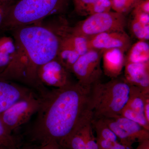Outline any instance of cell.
I'll return each mask as SVG.
<instances>
[{
    "mask_svg": "<svg viewBox=\"0 0 149 149\" xmlns=\"http://www.w3.org/2000/svg\"><path fill=\"white\" fill-rule=\"evenodd\" d=\"M35 149H63V148L57 142L52 141L44 145L37 146Z\"/></svg>",
    "mask_w": 149,
    "mask_h": 149,
    "instance_id": "484cf974",
    "label": "cell"
},
{
    "mask_svg": "<svg viewBox=\"0 0 149 149\" xmlns=\"http://www.w3.org/2000/svg\"><path fill=\"white\" fill-rule=\"evenodd\" d=\"M15 3V0H0V28Z\"/></svg>",
    "mask_w": 149,
    "mask_h": 149,
    "instance_id": "cb8c5ba5",
    "label": "cell"
},
{
    "mask_svg": "<svg viewBox=\"0 0 149 149\" xmlns=\"http://www.w3.org/2000/svg\"><path fill=\"white\" fill-rule=\"evenodd\" d=\"M130 148L125 146L124 145L120 143V142L117 141L113 144L110 149H131Z\"/></svg>",
    "mask_w": 149,
    "mask_h": 149,
    "instance_id": "4dcf8cb0",
    "label": "cell"
},
{
    "mask_svg": "<svg viewBox=\"0 0 149 149\" xmlns=\"http://www.w3.org/2000/svg\"><path fill=\"white\" fill-rule=\"evenodd\" d=\"M15 46L13 37H0V73L8 67L14 56Z\"/></svg>",
    "mask_w": 149,
    "mask_h": 149,
    "instance_id": "2e32d148",
    "label": "cell"
},
{
    "mask_svg": "<svg viewBox=\"0 0 149 149\" xmlns=\"http://www.w3.org/2000/svg\"><path fill=\"white\" fill-rule=\"evenodd\" d=\"M70 0H19L11 8L0 30L13 31L19 27L39 24L48 17L61 15Z\"/></svg>",
    "mask_w": 149,
    "mask_h": 149,
    "instance_id": "277c9868",
    "label": "cell"
},
{
    "mask_svg": "<svg viewBox=\"0 0 149 149\" xmlns=\"http://www.w3.org/2000/svg\"><path fill=\"white\" fill-rule=\"evenodd\" d=\"M118 49L103 51L102 55L104 73L111 79L117 78L122 73L125 64V55Z\"/></svg>",
    "mask_w": 149,
    "mask_h": 149,
    "instance_id": "4fadbf2b",
    "label": "cell"
},
{
    "mask_svg": "<svg viewBox=\"0 0 149 149\" xmlns=\"http://www.w3.org/2000/svg\"><path fill=\"white\" fill-rule=\"evenodd\" d=\"M103 52L91 49L80 56L71 70V73L77 78L78 83L92 87L99 82L103 73L101 68Z\"/></svg>",
    "mask_w": 149,
    "mask_h": 149,
    "instance_id": "52a82bcc",
    "label": "cell"
},
{
    "mask_svg": "<svg viewBox=\"0 0 149 149\" xmlns=\"http://www.w3.org/2000/svg\"><path fill=\"white\" fill-rule=\"evenodd\" d=\"M120 116L137 123L147 130H149V123L147 121L144 115L135 111L127 106L125 105L123 109Z\"/></svg>",
    "mask_w": 149,
    "mask_h": 149,
    "instance_id": "603a6c76",
    "label": "cell"
},
{
    "mask_svg": "<svg viewBox=\"0 0 149 149\" xmlns=\"http://www.w3.org/2000/svg\"><path fill=\"white\" fill-rule=\"evenodd\" d=\"M135 149H149V140L140 142L139 146Z\"/></svg>",
    "mask_w": 149,
    "mask_h": 149,
    "instance_id": "f546056e",
    "label": "cell"
},
{
    "mask_svg": "<svg viewBox=\"0 0 149 149\" xmlns=\"http://www.w3.org/2000/svg\"><path fill=\"white\" fill-rule=\"evenodd\" d=\"M131 85L124 77L98 82L91 88L90 107L93 118H115L120 116L128 102Z\"/></svg>",
    "mask_w": 149,
    "mask_h": 149,
    "instance_id": "3957f363",
    "label": "cell"
},
{
    "mask_svg": "<svg viewBox=\"0 0 149 149\" xmlns=\"http://www.w3.org/2000/svg\"><path fill=\"white\" fill-rule=\"evenodd\" d=\"M70 73L56 58L40 67L37 72V77L40 83L45 87L59 89L73 83Z\"/></svg>",
    "mask_w": 149,
    "mask_h": 149,
    "instance_id": "9c48e42d",
    "label": "cell"
},
{
    "mask_svg": "<svg viewBox=\"0 0 149 149\" xmlns=\"http://www.w3.org/2000/svg\"><path fill=\"white\" fill-rule=\"evenodd\" d=\"M127 22L125 15L110 11L88 16L71 27V30L74 34L89 38L104 32L125 31Z\"/></svg>",
    "mask_w": 149,
    "mask_h": 149,
    "instance_id": "5b68a950",
    "label": "cell"
},
{
    "mask_svg": "<svg viewBox=\"0 0 149 149\" xmlns=\"http://www.w3.org/2000/svg\"><path fill=\"white\" fill-rule=\"evenodd\" d=\"M80 56L79 54L72 47L60 42L56 58L70 72L72 65L77 61Z\"/></svg>",
    "mask_w": 149,
    "mask_h": 149,
    "instance_id": "e0dca14e",
    "label": "cell"
},
{
    "mask_svg": "<svg viewBox=\"0 0 149 149\" xmlns=\"http://www.w3.org/2000/svg\"><path fill=\"white\" fill-rule=\"evenodd\" d=\"M0 149H9L0 143Z\"/></svg>",
    "mask_w": 149,
    "mask_h": 149,
    "instance_id": "1f68e13d",
    "label": "cell"
},
{
    "mask_svg": "<svg viewBox=\"0 0 149 149\" xmlns=\"http://www.w3.org/2000/svg\"><path fill=\"white\" fill-rule=\"evenodd\" d=\"M91 87L73 83L65 88L49 90L35 120L25 128L19 139L39 146L56 141L60 145L85 117L90 107Z\"/></svg>",
    "mask_w": 149,
    "mask_h": 149,
    "instance_id": "6da1fadb",
    "label": "cell"
},
{
    "mask_svg": "<svg viewBox=\"0 0 149 149\" xmlns=\"http://www.w3.org/2000/svg\"><path fill=\"white\" fill-rule=\"evenodd\" d=\"M111 9L125 15L131 12L141 0H110Z\"/></svg>",
    "mask_w": 149,
    "mask_h": 149,
    "instance_id": "44dd1931",
    "label": "cell"
},
{
    "mask_svg": "<svg viewBox=\"0 0 149 149\" xmlns=\"http://www.w3.org/2000/svg\"><path fill=\"white\" fill-rule=\"evenodd\" d=\"M42 102V96L35 91L0 113V118L9 133L13 134L29 122L38 111Z\"/></svg>",
    "mask_w": 149,
    "mask_h": 149,
    "instance_id": "8992f818",
    "label": "cell"
},
{
    "mask_svg": "<svg viewBox=\"0 0 149 149\" xmlns=\"http://www.w3.org/2000/svg\"><path fill=\"white\" fill-rule=\"evenodd\" d=\"M130 32L138 40L148 41L149 40V25L145 24L131 18L128 23Z\"/></svg>",
    "mask_w": 149,
    "mask_h": 149,
    "instance_id": "ffe728a7",
    "label": "cell"
},
{
    "mask_svg": "<svg viewBox=\"0 0 149 149\" xmlns=\"http://www.w3.org/2000/svg\"><path fill=\"white\" fill-rule=\"evenodd\" d=\"M125 55V63L149 62V44L148 41L138 40L132 45Z\"/></svg>",
    "mask_w": 149,
    "mask_h": 149,
    "instance_id": "9a60e30c",
    "label": "cell"
},
{
    "mask_svg": "<svg viewBox=\"0 0 149 149\" xmlns=\"http://www.w3.org/2000/svg\"><path fill=\"white\" fill-rule=\"evenodd\" d=\"M74 12L79 16H89L95 14L110 11V0H72Z\"/></svg>",
    "mask_w": 149,
    "mask_h": 149,
    "instance_id": "5bb4252c",
    "label": "cell"
},
{
    "mask_svg": "<svg viewBox=\"0 0 149 149\" xmlns=\"http://www.w3.org/2000/svg\"><path fill=\"white\" fill-rule=\"evenodd\" d=\"M12 32L15 53L8 67L0 73V79L21 83L42 95L49 90L39 81L37 72L56 57L60 37L41 23L19 27Z\"/></svg>",
    "mask_w": 149,
    "mask_h": 149,
    "instance_id": "7a4b0ae2",
    "label": "cell"
},
{
    "mask_svg": "<svg viewBox=\"0 0 149 149\" xmlns=\"http://www.w3.org/2000/svg\"><path fill=\"white\" fill-rule=\"evenodd\" d=\"M135 8L149 14V0H141Z\"/></svg>",
    "mask_w": 149,
    "mask_h": 149,
    "instance_id": "4316f807",
    "label": "cell"
},
{
    "mask_svg": "<svg viewBox=\"0 0 149 149\" xmlns=\"http://www.w3.org/2000/svg\"><path fill=\"white\" fill-rule=\"evenodd\" d=\"M124 78L130 85L138 87L145 94L149 93V62L126 63Z\"/></svg>",
    "mask_w": 149,
    "mask_h": 149,
    "instance_id": "7c38bea8",
    "label": "cell"
},
{
    "mask_svg": "<svg viewBox=\"0 0 149 149\" xmlns=\"http://www.w3.org/2000/svg\"><path fill=\"white\" fill-rule=\"evenodd\" d=\"M37 146L28 143L22 142L17 146L12 149H35Z\"/></svg>",
    "mask_w": 149,
    "mask_h": 149,
    "instance_id": "f1b7e54d",
    "label": "cell"
},
{
    "mask_svg": "<svg viewBox=\"0 0 149 149\" xmlns=\"http://www.w3.org/2000/svg\"><path fill=\"white\" fill-rule=\"evenodd\" d=\"M143 112L146 119L149 123V94L146 95L145 97Z\"/></svg>",
    "mask_w": 149,
    "mask_h": 149,
    "instance_id": "83f0119b",
    "label": "cell"
},
{
    "mask_svg": "<svg viewBox=\"0 0 149 149\" xmlns=\"http://www.w3.org/2000/svg\"><path fill=\"white\" fill-rule=\"evenodd\" d=\"M35 91L13 81L0 79V113Z\"/></svg>",
    "mask_w": 149,
    "mask_h": 149,
    "instance_id": "8fae6325",
    "label": "cell"
},
{
    "mask_svg": "<svg viewBox=\"0 0 149 149\" xmlns=\"http://www.w3.org/2000/svg\"><path fill=\"white\" fill-rule=\"evenodd\" d=\"M107 123L120 143L132 148L134 143L149 140V130L140 124L123 116L115 118Z\"/></svg>",
    "mask_w": 149,
    "mask_h": 149,
    "instance_id": "ba28073f",
    "label": "cell"
},
{
    "mask_svg": "<svg viewBox=\"0 0 149 149\" xmlns=\"http://www.w3.org/2000/svg\"><path fill=\"white\" fill-rule=\"evenodd\" d=\"M132 45L131 38L125 31L104 32L88 38L90 49L103 51L118 49L126 52Z\"/></svg>",
    "mask_w": 149,
    "mask_h": 149,
    "instance_id": "30bf717a",
    "label": "cell"
},
{
    "mask_svg": "<svg viewBox=\"0 0 149 149\" xmlns=\"http://www.w3.org/2000/svg\"><path fill=\"white\" fill-rule=\"evenodd\" d=\"M131 18L145 24L149 25V14L137 9H133L131 12Z\"/></svg>",
    "mask_w": 149,
    "mask_h": 149,
    "instance_id": "d4e9b609",
    "label": "cell"
},
{
    "mask_svg": "<svg viewBox=\"0 0 149 149\" xmlns=\"http://www.w3.org/2000/svg\"><path fill=\"white\" fill-rule=\"evenodd\" d=\"M0 143L9 149H12L21 143L17 136L10 134L7 130L0 118Z\"/></svg>",
    "mask_w": 149,
    "mask_h": 149,
    "instance_id": "7402d4cb",
    "label": "cell"
},
{
    "mask_svg": "<svg viewBox=\"0 0 149 149\" xmlns=\"http://www.w3.org/2000/svg\"><path fill=\"white\" fill-rule=\"evenodd\" d=\"M148 94H145L138 87L131 85L126 105L135 111L144 114L145 97Z\"/></svg>",
    "mask_w": 149,
    "mask_h": 149,
    "instance_id": "ac0fdd59",
    "label": "cell"
},
{
    "mask_svg": "<svg viewBox=\"0 0 149 149\" xmlns=\"http://www.w3.org/2000/svg\"><path fill=\"white\" fill-rule=\"evenodd\" d=\"M92 125L95 131L97 136L96 138L107 140L113 143L118 141L117 137L102 118H93Z\"/></svg>",
    "mask_w": 149,
    "mask_h": 149,
    "instance_id": "d6986e66",
    "label": "cell"
}]
</instances>
